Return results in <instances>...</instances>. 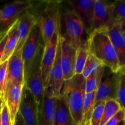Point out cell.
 Instances as JSON below:
<instances>
[{"label":"cell","instance_id":"cell-24","mask_svg":"<svg viewBox=\"0 0 125 125\" xmlns=\"http://www.w3.org/2000/svg\"><path fill=\"white\" fill-rule=\"evenodd\" d=\"M121 107L115 100H109L105 102L100 125H104L109 120L115 115Z\"/></svg>","mask_w":125,"mask_h":125},{"label":"cell","instance_id":"cell-26","mask_svg":"<svg viewBox=\"0 0 125 125\" xmlns=\"http://www.w3.org/2000/svg\"><path fill=\"white\" fill-rule=\"evenodd\" d=\"M116 101L121 109L125 111V71L118 72V81Z\"/></svg>","mask_w":125,"mask_h":125},{"label":"cell","instance_id":"cell-5","mask_svg":"<svg viewBox=\"0 0 125 125\" xmlns=\"http://www.w3.org/2000/svg\"><path fill=\"white\" fill-rule=\"evenodd\" d=\"M43 47L41 33L37 23L32 29L21 49L22 59L24 64V83L29 75L37 56Z\"/></svg>","mask_w":125,"mask_h":125},{"label":"cell","instance_id":"cell-13","mask_svg":"<svg viewBox=\"0 0 125 125\" xmlns=\"http://www.w3.org/2000/svg\"><path fill=\"white\" fill-rule=\"evenodd\" d=\"M61 43L59 37V41L57 45L56 58L53 63L48 83L46 88H49L52 92L54 97L59 98L62 95L64 79H63V71L61 65Z\"/></svg>","mask_w":125,"mask_h":125},{"label":"cell","instance_id":"cell-39","mask_svg":"<svg viewBox=\"0 0 125 125\" xmlns=\"http://www.w3.org/2000/svg\"><path fill=\"white\" fill-rule=\"evenodd\" d=\"M1 109H0V125H1Z\"/></svg>","mask_w":125,"mask_h":125},{"label":"cell","instance_id":"cell-35","mask_svg":"<svg viewBox=\"0 0 125 125\" xmlns=\"http://www.w3.org/2000/svg\"><path fill=\"white\" fill-rule=\"evenodd\" d=\"M120 25H121V28H122V31H123V35H124V36L125 37V24H121V23H120Z\"/></svg>","mask_w":125,"mask_h":125},{"label":"cell","instance_id":"cell-14","mask_svg":"<svg viewBox=\"0 0 125 125\" xmlns=\"http://www.w3.org/2000/svg\"><path fill=\"white\" fill-rule=\"evenodd\" d=\"M37 23V17L32 8L24 12L20 17L18 20L19 39L15 51H19L21 50L32 29Z\"/></svg>","mask_w":125,"mask_h":125},{"label":"cell","instance_id":"cell-38","mask_svg":"<svg viewBox=\"0 0 125 125\" xmlns=\"http://www.w3.org/2000/svg\"><path fill=\"white\" fill-rule=\"evenodd\" d=\"M118 125H125V119L124 120L122 121V122H121Z\"/></svg>","mask_w":125,"mask_h":125},{"label":"cell","instance_id":"cell-23","mask_svg":"<svg viewBox=\"0 0 125 125\" xmlns=\"http://www.w3.org/2000/svg\"><path fill=\"white\" fill-rule=\"evenodd\" d=\"M105 67L104 65L101 66L85 79V93L96 92L98 90L104 73Z\"/></svg>","mask_w":125,"mask_h":125},{"label":"cell","instance_id":"cell-20","mask_svg":"<svg viewBox=\"0 0 125 125\" xmlns=\"http://www.w3.org/2000/svg\"><path fill=\"white\" fill-rule=\"evenodd\" d=\"M54 125H76L70 114L63 96L57 98L54 111Z\"/></svg>","mask_w":125,"mask_h":125},{"label":"cell","instance_id":"cell-10","mask_svg":"<svg viewBox=\"0 0 125 125\" xmlns=\"http://www.w3.org/2000/svg\"><path fill=\"white\" fill-rule=\"evenodd\" d=\"M113 24V2L107 0H95L92 32L95 31H107Z\"/></svg>","mask_w":125,"mask_h":125},{"label":"cell","instance_id":"cell-3","mask_svg":"<svg viewBox=\"0 0 125 125\" xmlns=\"http://www.w3.org/2000/svg\"><path fill=\"white\" fill-rule=\"evenodd\" d=\"M59 35L76 50L87 44L89 35L77 16L68 7L61 5Z\"/></svg>","mask_w":125,"mask_h":125},{"label":"cell","instance_id":"cell-28","mask_svg":"<svg viewBox=\"0 0 125 125\" xmlns=\"http://www.w3.org/2000/svg\"><path fill=\"white\" fill-rule=\"evenodd\" d=\"M102 65H103L98 59L92 56L91 54L89 53L81 74L85 79H86L94 71Z\"/></svg>","mask_w":125,"mask_h":125},{"label":"cell","instance_id":"cell-22","mask_svg":"<svg viewBox=\"0 0 125 125\" xmlns=\"http://www.w3.org/2000/svg\"><path fill=\"white\" fill-rule=\"evenodd\" d=\"M96 92L85 93L83 109V120L81 125H90L92 115L95 107Z\"/></svg>","mask_w":125,"mask_h":125},{"label":"cell","instance_id":"cell-6","mask_svg":"<svg viewBox=\"0 0 125 125\" xmlns=\"http://www.w3.org/2000/svg\"><path fill=\"white\" fill-rule=\"evenodd\" d=\"M43 48L39 51L32 65L28 78L26 79L24 84L29 89L34 98L37 106L38 114L42 111L43 103L45 88L42 76L40 63L42 56Z\"/></svg>","mask_w":125,"mask_h":125},{"label":"cell","instance_id":"cell-31","mask_svg":"<svg viewBox=\"0 0 125 125\" xmlns=\"http://www.w3.org/2000/svg\"><path fill=\"white\" fill-rule=\"evenodd\" d=\"M1 125H14L12 122L6 103H2L1 110Z\"/></svg>","mask_w":125,"mask_h":125},{"label":"cell","instance_id":"cell-36","mask_svg":"<svg viewBox=\"0 0 125 125\" xmlns=\"http://www.w3.org/2000/svg\"><path fill=\"white\" fill-rule=\"evenodd\" d=\"M7 32H7H4V33H1V34H0V41H1V39H2V37H3L5 35V34H6V33Z\"/></svg>","mask_w":125,"mask_h":125},{"label":"cell","instance_id":"cell-17","mask_svg":"<svg viewBox=\"0 0 125 125\" xmlns=\"http://www.w3.org/2000/svg\"><path fill=\"white\" fill-rule=\"evenodd\" d=\"M23 85L10 83H7L6 85L4 101L7 105L10 120L13 124L19 110Z\"/></svg>","mask_w":125,"mask_h":125},{"label":"cell","instance_id":"cell-27","mask_svg":"<svg viewBox=\"0 0 125 125\" xmlns=\"http://www.w3.org/2000/svg\"><path fill=\"white\" fill-rule=\"evenodd\" d=\"M114 23L125 24V0H117L113 2Z\"/></svg>","mask_w":125,"mask_h":125},{"label":"cell","instance_id":"cell-30","mask_svg":"<svg viewBox=\"0 0 125 125\" xmlns=\"http://www.w3.org/2000/svg\"><path fill=\"white\" fill-rule=\"evenodd\" d=\"M104 104L105 102H103L94 107L90 120V125H100Z\"/></svg>","mask_w":125,"mask_h":125},{"label":"cell","instance_id":"cell-32","mask_svg":"<svg viewBox=\"0 0 125 125\" xmlns=\"http://www.w3.org/2000/svg\"><path fill=\"white\" fill-rule=\"evenodd\" d=\"M125 119V111L121 109L114 117L109 120L104 125H118Z\"/></svg>","mask_w":125,"mask_h":125},{"label":"cell","instance_id":"cell-33","mask_svg":"<svg viewBox=\"0 0 125 125\" xmlns=\"http://www.w3.org/2000/svg\"><path fill=\"white\" fill-rule=\"evenodd\" d=\"M7 37H8V35H7V32L6 34H5L4 36L2 37V39H1V41H0V63H1V59H2V56H3L5 45H6V41H7Z\"/></svg>","mask_w":125,"mask_h":125},{"label":"cell","instance_id":"cell-15","mask_svg":"<svg viewBox=\"0 0 125 125\" xmlns=\"http://www.w3.org/2000/svg\"><path fill=\"white\" fill-rule=\"evenodd\" d=\"M61 43V65L63 71V79L68 80L75 75L76 50L66 42L60 36Z\"/></svg>","mask_w":125,"mask_h":125},{"label":"cell","instance_id":"cell-8","mask_svg":"<svg viewBox=\"0 0 125 125\" xmlns=\"http://www.w3.org/2000/svg\"><path fill=\"white\" fill-rule=\"evenodd\" d=\"M95 0H68L67 6L77 16L83 24L88 35L92 32Z\"/></svg>","mask_w":125,"mask_h":125},{"label":"cell","instance_id":"cell-11","mask_svg":"<svg viewBox=\"0 0 125 125\" xmlns=\"http://www.w3.org/2000/svg\"><path fill=\"white\" fill-rule=\"evenodd\" d=\"M59 29L52 35L50 42L43 47L40 63V68L45 89L47 87L50 71L56 58L57 45L59 41Z\"/></svg>","mask_w":125,"mask_h":125},{"label":"cell","instance_id":"cell-2","mask_svg":"<svg viewBox=\"0 0 125 125\" xmlns=\"http://www.w3.org/2000/svg\"><path fill=\"white\" fill-rule=\"evenodd\" d=\"M89 53L114 73L120 71L119 63L114 45L106 31H95L89 35Z\"/></svg>","mask_w":125,"mask_h":125},{"label":"cell","instance_id":"cell-16","mask_svg":"<svg viewBox=\"0 0 125 125\" xmlns=\"http://www.w3.org/2000/svg\"><path fill=\"white\" fill-rule=\"evenodd\" d=\"M24 84V64L21 50L15 51L8 59L7 84Z\"/></svg>","mask_w":125,"mask_h":125},{"label":"cell","instance_id":"cell-9","mask_svg":"<svg viewBox=\"0 0 125 125\" xmlns=\"http://www.w3.org/2000/svg\"><path fill=\"white\" fill-rule=\"evenodd\" d=\"M118 81V72L114 73L105 67L102 80L96 90L95 107L109 100H115Z\"/></svg>","mask_w":125,"mask_h":125},{"label":"cell","instance_id":"cell-34","mask_svg":"<svg viewBox=\"0 0 125 125\" xmlns=\"http://www.w3.org/2000/svg\"><path fill=\"white\" fill-rule=\"evenodd\" d=\"M14 125H26L24 124V122H23L20 114L18 112V114H17V116H16L15 120Z\"/></svg>","mask_w":125,"mask_h":125},{"label":"cell","instance_id":"cell-4","mask_svg":"<svg viewBox=\"0 0 125 125\" xmlns=\"http://www.w3.org/2000/svg\"><path fill=\"white\" fill-rule=\"evenodd\" d=\"M85 94V79L82 74H75L70 79L64 81L62 95L76 125H82Z\"/></svg>","mask_w":125,"mask_h":125},{"label":"cell","instance_id":"cell-25","mask_svg":"<svg viewBox=\"0 0 125 125\" xmlns=\"http://www.w3.org/2000/svg\"><path fill=\"white\" fill-rule=\"evenodd\" d=\"M89 55L87 44L76 50L75 62V74H81Z\"/></svg>","mask_w":125,"mask_h":125},{"label":"cell","instance_id":"cell-19","mask_svg":"<svg viewBox=\"0 0 125 125\" xmlns=\"http://www.w3.org/2000/svg\"><path fill=\"white\" fill-rule=\"evenodd\" d=\"M56 98L49 88L45 89L42 109L38 114V125H54V111Z\"/></svg>","mask_w":125,"mask_h":125},{"label":"cell","instance_id":"cell-29","mask_svg":"<svg viewBox=\"0 0 125 125\" xmlns=\"http://www.w3.org/2000/svg\"><path fill=\"white\" fill-rule=\"evenodd\" d=\"M7 67L8 61L0 63V92L1 98L4 101L5 92H6V85H7Z\"/></svg>","mask_w":125,"mask_h":125},{"label":"cell","instance_id":"cell-18","mask_svg":"<svg viewBox=\"0 0 125 125\" xmlns=\"http://www.w3.org/2000/svg\"><path fill=\"white\" fill-rule=\"evenodd\" d=\"M107 32L117 54L120 71H125V37L120 24L114 23L109 28Z\"/></svg>","mask_w":125,"mask_h":125},{"label":"cell","instance_id":"cell-40","mask_svg":"<svg viewBox=\"0 0 125 125\" xmlns=\"http://www.w3.org/2000/svg\"><path fill=\"white\" fill-rule=\"evenodd\" d=\"M0 96L1 97V92H0Z\"/></svg>","mask_w":125,"mask_h":125},{"label":"cell","instance_id":"cell-21","mask_svg":"<svg viewBox=\"0 0 125 125\" xmlns=\"http://www.w3.org/2000/svg\"><path fill=\"white\" fill-rule=\"evenodd\" d=\"M7 39L5 45L3 56L1 61V63L8 61L11 56L13 54L17 48L19 39V34L18 29V20L10 27L7 32Z\"/></svg>","mask_w":125,"mask_h":125},{"label":"cell","instance_id":"cell-7","mask_svg":"<svg viewBox=\"0 0 125 125\" xmlns=\"http://www.w3.org/2000/svg\"><path fill=\"white\" fill-rule=\"evenodd\" d=\"M34 3L31 0L16 1L0 9V34L8 31L24 12L33 7Z\"/></svg>","mask_w":125,"mask_h":125},{"label":"cell","instance_id":"cell-1","mask_svg":"<svg viewBox=\"0 0 125 125\" xmlns=\"http://www.w3.org/2000/svg\"><path fill=\"white\" fill-rule=\"evenodd\" d=\"M62 1H44L40 4H34L32 9L37 17V24L40 29L43 46L51 40L59 29L60 11Z\"/></svg>","mask_w":125,"mask_h":125},{"label":"cell","instance_id":"cell-37","mask_svg":"<svg viewBox=\"0 0 125 125\" xmlns=\"http://www.w3.org/2000/svg\"><path fill=\"white\" fill-rule=\"evenodd\" d=\"M4 102L3 100H2V98L0 96V109H1V107H2V103Z\"/></svg>","mask_w":125,"mask_h":125},{"label":"cell","instance_id":"cell-12","mask_svg":"<svg viewBox=\"0 0 125 125\" xmlns=\"http://www.w3.org/2000/svg\"><path fill=\"white\" fill-rule=\"evenodd\" d=\"M18 113L26 125H38V110L36 103L29 89L24 84Z\"/></svg>","mask_w":125,"mask_h":125}]
</instances>
